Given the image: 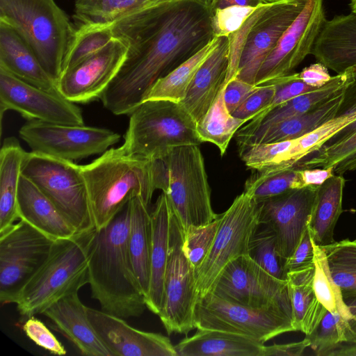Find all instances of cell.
Masks as SVG:
<instances>
[{
	"instance_id": "6da1fadb",
	"label": "cell",
	"mask_w": 356,
	"mask_h": 356,
	"mask_svg": "<svg viewBox=\"0 0 356 356\" xmlns=\"http://www.w3.org/2000/svg\"><path fill=\"white\" fill-rule=\"evenodd\" d=\"M111 24L128 48L120 70L100 97L116 115H130L159 79L214 38L209 10L192 0L141 7Z\"/></svg>"
},
{
	"instance_id": "7a4b0ae2",
	"label": "cell",
	"mask_w": 356,
	"mask_h": 356,
	"mask_svg": "<svg viewBox=\"0 0 356 356\" xmlns=\"http://www.w3.org/2000/svg\"><path fill=\"white\" fill-rule=\"evenodd\" d=\"M129 216L128 202L97 232L88 268L92 298L102 311L124 319L139 317L147 308L129 252Z\"/></svg>"
},
{
	"instance_id": "3957f363",
	"label": "cell",
	"mask_w": 356,
	"mask_h": 356,
	"mask_svg": "<svg viewBox=\"0 0 356 356\" xmlns=\"http://www.w3.org/2000/svg\"><path fill=\"white\" fill-rule=\"evenodd\" d=\"M81 168L97 231L106 227L134 197L149 205L156 190L150 160L130 154L123 145L107 149Z\"/></svg>"
},
{
	"instance_id": "277c9868",
	"label": "cell",
	"mask_w": 356,
	"mask_h": 356,
	"mask_svg": "<svg viewBox=\"0 0 356 356\" xmlns=\"http://www.w3.org/2000/svg\"><path fill=\"white\" fill-rule=\"evenodd\" d=\"M96 228L54 241L51 251L22 288L14 303L23 321L43 312L88 284V261Z\"/></svg>"
},
{
	"instance_id": "5b68a950",
	"label": "cell",
	"mask_w": 356,
	"mask_h": 356,
	"mask_svg": "<svg viewBox=\"0 0 356 356\" xmlns=\"http://www.w3.org/2000/svg\"><path fill=\"white\" fill-rule=\"evenodd\" d=\"M0 21L19 35L57 82L76 28L56 1L0 0Z\"/></svg>"
},
{
	"instance_id": "8992f818",
	"label": "cell",
	"mask_w": 356,
	"mask_h": 356,
	"mask_svg": "<svg viewBox=\"0 0 356 356\" xmlns=\"http://www.w3.org/2000/svg\"><path fill=\"white\" fill-rule=\"evenodd\" d=\"M201 143L196 122L180 103L154 99L131 113L122 145L131 155L153 160L173 147Z\"/></svg>"
},
{
	"instance_id": "52a82bcc",
	"label": "cell",
	"mask_w": 356,
	"mask_h": 356,
	"mask_svg": "<svg viewBox=\"0 0 356 356\" xmlns=\"http://www.w3.org/2000/svg\"><path fill=\"white\" fill-rule=\"evenodd\" d=\"M22 175L56 206L77 233L95 228L81 165L31 151L26 152Z\"/></svg>"
},
{
	"instance_id": "ba28073f",
	"label": "cell",
	"mask_w": 356,
	"mask_h": 356,
	"mask_svg": "<svg viewBox=\"0 0 356 356\" xmlns=\"http://www.w3.org/2000/svg\"><path fill=\"white\" fill-rule=\"evenodd\" d=\"M164 161L167 187L164 193L184 230L214 220L211 189L204 160L198 145L173 147Z\"/></svg>"
},
{
	"instance_id": "9c48e42d",
	"label": "cell",
	"mask_w": 356,
	"mask_h": 356,
	"mask_svg": "<svg viewBox=\"0 0 356 356\" xmlns=\"http://www.w3.org/2000/svg\"><path fill=\"white\" fill-rule=\"evenodd\" d=\"M195 328L225 331L264 343L296 331L292 314L280 307L254 308L222 299L213 293L199 297L194 312Z\"/></svg>"
},
{
	"instance_id": "30bf717a",
	"label": "cell",
	"mask_w": 356,
	"mask_h": 356,
	"mask_svg": "<svg viewBox=\"0 0 356 356\" xmlns=\"http://www.w3.org/2000/svg\"><path fill=\"white\" fill-rule=\"evenodd\" d=\"M163 301L158 314L168 334H188L195 328L198 294L195 268L184 250L185 230L172 207Z\"/></svg>"
},
{
	"instance_id": "8fae6325",
	"label": "cell",
	"mask_w": 356,
	"mask_h": 356,
	"mask_svg": "<svg viewBox=\"0 0 356 356\" xmlns=\"http://www.w3.org/2000/svg\"><path fill=\"white\" fill-rule=\"evenodd\" d=\"M259 225L257 203L243 191L220 214L213 245L195 270L198 298L212 291L222 271L230 261L248 254L250 239Z\"/></svg>"
},
{
	"instance_id": "7c38bea8",
	"label": "cell",
	"mask_w": 356,
	"mask_h": 356,
	"mask_svg": "<svg viewBox=\"0 0 356 356\" xmlns=\"http://www.w3.org/2000/svg\"><path fill=\"white\" fill-rule=\"evenodd\" d=\"M56 240L22 219L0 234V302L14 303L48 257Z\"/></svg>"
},
{
	"instance_id": "4fadbf2b",
	"label": "cell",
	"mask_w": 356,
	"mask_h": 356,
	"mask_svg": "<svg viewBox=\"0 0 356 356\" xmlns=\"http://www.w3.org/2000/svg\"><path fill=\"white\" fill-rule=\"evenodd\" d=\"M19 136L32 151L71 161L104 153L120 138L107 129L39 120L25 123Z\"/></svg>"
},
{
	"instance_id": "5bb4252c",
	"label": "cell",
	"mask_w": 356,
	"mask_h": 356,
	"mask_svg": "<svg viewBox=\"0 0 356 356\" xmlns=\"http://www.w3.org/2000/svg\"><path fill=\"white\" fill-rule=\"evenodd\" d=\"M211 293L245 306L280 307L292 314L287 280L273 277L248 254L234 259L225 266Z\"/></svg>"
},
{
	"instance_id": "9a60e30c",
	"label": "cell",
	"mask_w": 356,
	"mask_h": 356,
	"mask_svg": "<svg viewBox=\"0 0 356 356\" xmlns=\"http://www.w3.org/2000/svg\"><path fill=\"white\" fill-rule=\"evenodd\" d=\"M308 0L261 4L255 10L242 46L236 77L254 84L257 72Z\"/></svg>"
},
{
	"instance_id": "2e32d148",
	"label": "cell",
	"mask_w": 356,
	"mask_h": 356,
	"mask_svg": "<svg viewBox=\"0 0 356 356\" xmlns=\"http://www.w3.org/2000/svg\"><path fill=\"white\" fill-rule=\"evenodd\" d=\"M323 0H308L261 65L254 85L262 86L286 76L311 54L325 21Z\"/></svg>"
},
{
	"instance_id": "e0dca14e",
	"label": "cell",
	"mask_w": 356,
	"mask_h": 356,
	"mask_svg": "<svg viewBox=\"0 0 356 356\" xmlns=\"http://www.w3.org/2000/svg\"><path fill=\"white\" fill-rule=\"evenodd\" d=\"M1 115L15 111L29 120L84 124L77 105L60 94L53 93L29 84L0 67Z\"/></svg>"
},
{
	"instance_id": "ac0fdd59",
	"label": "cell",
	"mask_w": 356,
	"mask_h": 356,
	"mask_svg": "<svg viewBox=\"0 0 356 356\" xmlns=\"http://www.w3.org/2000/svg\"><path fill=\"white\" fill-rule=\"evenodd\" d=\"M318 188H293L257 202L259 223L275 233L279 253L285 260L307 227Z\"/></svg>"
},
{
	"instance_id": "d6986e66",
	"label": "cell",
	"mask_w": 356,
	"mask_h": 356,
	"mask_svg": "<svg viewBox=\"0 0 356 356\" xmlns=\"http://www.w3.org/2000/svg\"><path fill=\"white\" fill-rule=\"evenodd\" d=\"M128 48L115 38L103 49L63 72L57 81L58 92L75 104L100 99L124 62Z\"/></svg>"
},
{
	"instance_id": "ffe728a7",
	"label": "cell",
	"mask_w": 356,
	"mask_h": 356,
	"mask_svg": "<svg viewBox=\"0 0 356 356\" xmlns=\"http://www.w3.org/2000/svg\"><path fill=\"white\" fill-rule=\"evenodd\" d=\"M88 316L113 356H177L170 339L160 333L143 331L124 318L88 308Z\"/></svg>"
},
{
	"instance_id": "44dd1931",
	"label": "cell",
	"mask_w": 356,
	"mask_h": 356,
	"mask_svg": "<svg viewBox=\"0 0 356 356\" xmlns=\"http://www.w3.org/2000/svg\"><path fill=\"white\" fill-rule=\"evenodd\" d=\"M79 291L70 293L48 307L42 314L54 327L86 356H113L90 321L88 307L81 301Z\"/></svg>"
},
{
	"instance_id": "7402d4cb",
	"label": "cell",
	"mask_w": 356,
	"mask_h": 356,
	"mask_svg": "<svg viewBox=\"0 0 356 356\" xmlns=\"http://www.w3.org/2000/svg\"><path fill=\"white\" fill-rule=\"evenodd\" d=\"M229 56L228 38L219 37L216 47L196 72L184 98L179 102L196 124L206 115L227 83Z\"/></svg>"
},
{
	"instance_id": "603a6c76",
	"label": "cell",
	"mask_w": 356,
	"mask_h": 356,
	"mask_svg": "<svg viewBox=\"0 0 356 356\" xmlns=\"http://www.w3.org/2000/svg\"><path fill=\"white\" fill-rule=\"evenodd\" d=\"M311 54L337 74L356 68V13L325 19Z\"/></svg>"
},
{
	"instance_id": "cb8c5ba5",
	"label": "cell",
	"mask_w": 356,
	"mask_h": 356,
	"mask_svg": "<svg viewBox=\"0 0 356 356\" xmlns=\"http://www.w3.org/2000/svg\"><path fill=\"white\" fill-rule=\"evenodd\" d=\"M0 67L29 84L60 94L57 82L47 72L32 49L11 26L1 21Z\"/></svg>"
},
{
	"instance_id": "d4e9b609",
	"label": "cell",
	"mask_w": 356,
	"mask_h": 356,
	"mask_svg": "<svg viewBox=\"0 0 356 356\" xmlns=\"http://www.w3.org/2000/svg\"><path fill=\"white\" fill-rule=\"evenodd\" d=\"M356 68L351 67L332 76L323 86L298 95L269 111L254 116L243 126L247 136L261 133L270 126L305 113L346 90L354 81Z\"/></svg>"
},
{
	"instance_id": "484cf974",
	"label": "cell",
	"mask_w": 356,
	"mask_h": 356,
	"mask_svg": "<svg viewBox=\"0 0 356 356\" xmlns=\"http://www.w3.org/2000/svg\"><path fill=\"white\" fill-rule=\"evenodd\" d=\"M17 211L19 219L54 240L78 234L56 206L22 175L19 183Z\"/></svg>"
},
{
	"instance_id": "4316f807",
	"label": "cell",
	"mask_w": 356,
	"mask_h": 356,
	"mask_svg": "<svg viewBox=\"0 0 356 356\" xmlns=\"http://www.w3.org/2000/svg\"><path fill=\"white\" fill-rule=\"evenodd\" d=\"M171 204L162 193L158 197L151 217L150 282L145 302L155 314L161 312L164 277L168 259Z\"/></svg>"
},
{
	"instance_id": "83f0119b",
	"label": "cell",
	"mask_w": 356,
	"mask_h": 356,
	"mask_svg": "<svg viewBox=\"0 0 356 356\" xmlns=\"http://www.w3.org/2000/svg\"><path fill=\"white\" fill-rule=\"evenodd\" d=\"M264 343L237 334L197 329L175 349L177 356H263Z\"/></svg>"
},
{
	"instance_id": "f1b7e54d",
	"label": "cell",
	"mask_w": 356,
	"mask_h": 356,
	"mask_svg": "<svg viewBox=\"0 0 356 356\" xmlns=\"http://www.w3.org/2000/svg\"><path fill=\"white\" fill-rule=\"evenodd\" d=\"M346 90L305 113L280 121L261 133L237 141L238 146L279 143L296 139L305 135L338 115L343 102Z\"/></svg>"
},
{
	"instance_id": "f546056e",
	"label": "cell",
	"mask_w": 356,
	"mask_h": 356,
	"mask_svg": "<svg viewBox=\"0 0 356 356\" xmlns=\"http://www.w3.org/2000/svg\"><path fill=\"white\" fill-rule=\"evenodd\" d=\"M346 180L334 175L318 186L307 227L315 244L323 247L334 243V230L343 212Z\"/></svg>"
},
{
	"instance_id": "4dcf8cb0",
	"label": "cell",
	"mask_w": 356,
	"mask_h": 356,
	"mask_svg": "<svg viewBox=\"0 0 356 356\" xmlns=\"http://www.w3.org/2000/svg\"><path fill=\"white\" fill-rule=\"evenodd\" d=\"M15 137L4 139L0 150V234L19 219L17 194L26 154Z\"/></svg>"
},
{
	"instance_id": "1f68e13d",
	"label": "cell",
	"mask_w": 356,
	"mask_h": 356,
	"mask_svg": "<svg viewBox=\"0 0 356 356\" xmlns=\"http://www.w3.org/2000/svg\"><path fill=\"white\" fill-rule=\"evenodd\" d=\"M314 264L286 274L293 325L305 335L316 328L327 312L314 292Z\"/></svg>"
},
{
	"instance_id": "d6a6232c",
	"label": "cell",
	"mask_w": 356,
	"mask_h": 356,
	"mask_svg": "<svg viewBox=\"0 0 356 356\" xmlns=\"http://www.w3.org/2000/svg\"><path fill=\"white\" fill-rule=\"evenodd\" d=\"M129 204V252L134 270L146 300L150 282V212L149 205L139 197L131 199Z\"/></svg>"
},
{
	"instance_id": "836d02e7",
	"label": "cell",
	"mask_w": 356,
	"mask_h": 356,
	"mask_svg": "<svg viewBox=\"0 0 356 356\" xmlns=\"http://www.w3.org/2000/svg\"><path fill=\"white\" fill-rule=\"evenodd\" d=\"M218 42V38L214 37L195 55L159 79L149 90L143 102L162 99L181 102L196 72L215 49Z\"/></svg>"
},
{
	"instance_id": "e575fe53",
	"label": "cell",
	"mask_w": 356,
	"mask_h": 356,
	"mask_svg": "<svg viewBox=\"0 0 356 356\" xmlns=\"http://www.w3.org/2000/svg\"><path fill=\"white\" fill-rule=\"evenodd\" d=\"M226 84L218 93L206 115L197 123V131L202 142L215 145L221 155L237 131L247 122L234 117L227 110L224 100Z\"/></svg>"
},
{
	"instance_id": "d590c367",
	"label": "cell",
	"mask_w": 356,
	"mask_h": 356,
	"mask_svg": "<svg viewBox=\"0 0 356 356\" xmlns=\"http://www.w3.org/2000/svg\"><path fill=\"white\" fill-rule=\"evenodd\" d=\"M344 302L356 299V242L343 239L322 247Z\"/></svg>"
},
{
	"instance_id": "8d00e7d4",
	"label": "cell",
	"mask_w": 356,
	"mask_h": 356,
	"mask_svg": "<svg viewBox=\"0 0 356 356\" xmlns=\"http://www.w3.org/2000/svg\"><path fill=\"white\" fill-rule=\"evenodd\" d=\"M74 25L75 33L64 59L63 72L99 52L115 38L111 24Z\"/></svg>"
},
{
	"instance_id": "74e56055",
	"label": "cell",
	"mask_w": 356,
	"mask_h": 356,
	"mask_svg": "<svg viewBox=\"0 0 356 356\" xmlns=\"http://www.w3.org/2000/svg\"><path fill=\"white\" fill-rule=\"evenodd\" d=\"M332 167L335 175L356 170V132L339 142L324 145L295 168L299 169Z\"/></svg>"
},
{
	"instance_id": "f35d334b",
	"label": "cell",
	"mask_w": 356,
	"mask_h": 356,
	"mask_svg": "<svg viewBox=\"0 0 356 356\" xmlns=\"http://www.w3.org/2000/svg\"><path fill=\"white\" fill-rule=\"evenodd\" d=\"M302 187L303 185L298 168L254 170L245 182L244 192L258 202L289 190Z\"/></svg>"
},
{
	"instance_id": "ab89813d",
	"label": "cell",
	"mask_w": 356,
	"mask_h": 356,
	"mask_svg": "<svg viewBox=\"0 0 356 356\" xmlns=\"http://www.w3.org/2000/svg\"><path fill=\"white\" fill-rule=\"evenodd\" d=\"M312 243L314 250L313 286L315 294L327 311L349 319L351 313L343 300L339 287L332 277L325 253L322 247L315 244L313 240Z\"/></svg>"
},
{
	"instance_id": "60d3db41",
	"label": "cell",
	"mask_w": 356,
	"mask_h": 356,
	"mask_svg": "<svg viewBox=\"0 0 356 356\" xmlns=\"http://www.w3.org/2000/svg\"><path fill=\"white\" fill-rule=\"evenodd\" d=\"M293 140L274 143H257L238 147V152L245 165L254 170H278L293 168L290 151Z\"/></svg>"
},
{
	"instance_id": "b9f144b4",
	"label": "cell",
	"mask_w": 356,
	"mask_h": 356,
	"mask_svg": "<svg viewBox=\"0 0 356 356\" xmlns=\"http://www.w3.org/2000/svg\"><path fill=\"white\" fill-rule=\"evenodd\" d=\"M145 0H74V24H111L141 8Z\"/></svg>"
},
{
	"instance_id": "7bdbcfd3",
	"label": "cell",
	"mask_w": 356,
	"mask_h": 356,
	"mask_svg": "<svg viewBox=\"0 0 356 356\" xmlns=\"http://www.w3.org/2000/svg\"><path fill=\"white\" fill-rule=\"evenodd\" d=\"M355 120L356 112L338 115L313 131L294 139L290 151L292 167L295 168L304 158L318 150L338 132Z\"/></svg>"
},
{
	"instance_id": "ee69618b",
	"label": "cell",
	"mask_w": 356,
	"mask_h": 356,
	"mask_svg": "<svg viewBox=\"0 0 356 356\" xmlns=\"http://www.w3.org/2000/svg\"><path fill=\"white\" fill-rule=\"evenodd\" d=\"M262 226L260 229L259 225L251 236L248 255L273 277L287 280L286 260L279 253L275 233L270 227Z\"/></svg>"
},
{
	"instance_id": "f6af8a7d",
	"label": "cell",
	"mask_w": 356,
	"mask_h": 356,
	"mask_svg": "<svg viewBox=\"0 0 356 356\" xmlns=\"http://www.w3.org/2000/svg\"><path fill=\"white\" fill-rule=\"evenodd\" d=\"M343 319L338 314L327 311L316 328L305 337L317 356H330L344 343Z\"/></svg>"
},
{
	"instance_id": "bcb514c9",
	"label": "cell",
	"mask_w": 356,
	"mask_h": 356,
	"mask_svg": "<svg viewBox=\"0 0 356 356\" xmlns=\"http://www.w3.org/2000/svg\"><path fill=\"white\" fill-rule=\"evenodd\" d=\"M220 222V214L212 222L202 226H191L185 230L184 250L195 269L209 253Z\"/></svg>"
},
{
	"instance_id": "7dc6e473",
	"label": "cell",
	"mask_w": 356,
	"mask_h": 356,
	"mask_svg": "<svg viewBox=\"0 0 356 356\" xmlns=\"http://www.w3.org/2000/svg\"><path fill=\"white\" fill-rule=\"evenodd\" d=\"M258 7L232 6L210 13L213 37H228L238 31Z\"/></svg>"
},
{
	"instance_id": "c3c4849f",
	"label": "cell",
	"mask_w": 356,
	"mask_h": 356,
	"mask_svg": "<svg viewBox=\"0 0 356 356\" xmlns=\"http://www.w3.org/2000/svg\"><path fill=\"white\" fill-rule=\"evenodd\" d=\"M275 92L276 88L273 83L259 86L232 115L248 122L270 104Z\"/></svg>"
},
{
	"instance_id": "681fc988",
	"label": "cell",
	"mask_w": 356,
	"mask_h": 356,
	"mask_svg": "<svg viewBox=\"0 0 356 356\" xmlns=\"http://www.w3.org/2000/svg\"><path fill=\"white\" fill-rule=\"evenodd\" d=\"M26 335L36 345L56 355H64L67 351L49 328L34 316L26 318L22 326Z\"/></svg>"
},
{
	"instance_id": "f907efd6",
	"label": "cell",
	"mask_w": 356,
	"mask_h": 356,
	"mask_svg": "<svg viewBox=\"0 0 356 356\" xmlns=\"http://www.w3.org/2000/svg\"><path fill=\"white\" fill-rule=\"evenodd\" d=\"M314 264V250L312 237L308 227L304 231L297 246L284 264L286 274Z\"/></svg>"
},
{
	"instance_id": "816d5d0a",
	"label": "cell",
	"mask_w": 356,
	"mask_h": 356,
	"mask_svg": "<svg viewBox=\"0 0 356 356\" xmlns=\"http://www.w3.org/2000/svg\"><path fill=\"white\" fill-rule=\"evenodd\" d=\"M258 86L237 77L230 79L224 90V100L228 111L232 114Z\"/></svg>"
},
{
	"instance_id": "f5cc1de1",
	"label": "cell",
	"mask_w": 356,
	"mask_h": 356,
	"mask_svg": "<svg viewBox=\"0 0 356 356\" xmlns=\"http://www.w3.org/2000/svg\"><path fill=\"white\" fill-rule=\"evenodd\" d=\"M356 112V72L353 82L345 91L343 104L338 115ZM356 132V120L338 132L331 139L332 143H337L344 140Z\"/></svg>"
},
{
	"instance_id": "db71d44e",
	"label": "cell",
	"mask_w": 356,
	"mask_h": 356,
	"mask_svg": "<svg viewBox=\"0 0 356 356\" xmlns=\"http://www.w3.org/2000/svg\"><path fill=\"white\" fill-rule=\"evenodd\" d=\"M298 77L306 84L320 88L332 78L328 68L320 62L310 65L298 72Z\"/></svg>"
},
{
	"instance_id": "11a10c76",
	"label": "cell",
	"mask_w": 356,
	"mask_h": 356,
	"mask_svg": "<svg viewBox=\"0 0 356 356\" xmlns=\"http://www.w3.org/2000/svg\"><path fill=\"white\" fill-rule=\"evenodd\" d=\"M309 346L310 341L307 337L297 342L264 346L263 356H300Z\"/></svg>"
},
{
	"instance_id": "9f6ffc18",
	"label": "cell",
	"mask_w": 356,
	"mask_h": 356,
	"mask_svg": "<svg viewBox=\"0 0 356 356\" xmlns=\"http://www.w3.org/2000/svg\"><path fill=\"white\" fill-rule=\"evenodd\" d=\"M300 172L303 187L319 186L335 175L332 167L303 168Z\"/></svg>"
},
{
	"instance_id": "6f0895ef",
	"label": "cell",
	"mask_w": 356,
	"mask_h": 356,
	"mask_svg": "<svg viewBox=\"0 0 356 356\" xmlns=\"http://www.w3.org/2000/svg\"><path fill=\"white\" fill-rule=\"evenodd\" d=\"M351 317L343 321L344 343H356V299L346 302Z\"/></svg>"
},
{
	"instance_id": "680465c9",
	"label": "cell",
	"mask_w": 356,
	"mask_h": 356,
	"mask_svg": "<svg viewBox=\"0 0 356 356\" xmlns=\"http://www.w3.org/2000/svg\"><path fill=\"white\" fill-rule=\"evenodd\" d=\"M261 5L259 0H213L209 8V14L216 10L232 6L258 7Z\"/></svg>"
},
{
	"instance_id": "91938a15",
	"label": "cell",
	"mask_w": 356,
	"mask_h": 356,
	"mask_svg": "<svg viewBox=\"0 0 356 356\" xmlns=\"http://www.w3.org/2000/svg\"><path fill=\"white\" fill-rule=\"evenodd\" d=\"M330 356H356V343L342 345L332 353Z\"/></svg>"
},
{
	"instance_id": "94428289",
	"label": "cell",
	"mask_w": 356,
	"mask_h": 356,
	"mask_svg": "<svg viewBox=\"0 0 356 356\" xmlns=\"http://www.w3.org/2000/svg\"><path fill=\"white\" fill-rule=\"evenodd\" d=\"M174 0H145L143 7L155 6L158 5L164 4Z\"/></svg>"
},
{
	"instance_id": "6125c7cd",
	"label": "cell",
	"mask_w": 356,
	"mask_h": 356,
	"mask_svg": "<svg viewBox=\"0 0 356 356\" xmlns=\"http://www.w3.org/2000/svg\"><path fill=\"white\" fill-rule=\"evenodd\" d=\"M203 6L207 8L208 10L213 0H192Z\"/></svg>"
},
{
	"instance_id": "be15d7a7",
	"label": "cell",
	"mask_w": 356,
	"mask_h": 356,
	"mask_svg": "<svg viewBox=\"0 0 356 356\" xmlns=\"http://www.w3.org/2000/svg\"><path fill=\"white\" fill-rule=\"evenodd\" d=\"M259 1L261 4L268 5V4L280 3V2L284 1L286 0H259Z\"/></svg>"
},
{
	"instance_id": "e7e4bbea",
	"label": "cell",
	"mask_w": 356,
	"mask_h": 356,
	"mask_svg": "<svg viewBox=\"0 0 356 356\" xmlns=\"http://www.w3.org/2000/svg\"><path fill=\"white\" fill-rule=\"evenodd\" d=\"M350 6L352 12L356 13V0H351Z\"/></svg>"
},
{
	"instance_id": "03108f58",
	"label": "cell",
	"mask_w": 356,
	"mask_h": 356,
	"mask_svg": "<svg viewBox=\"0 0 356 356\" xmlns=\"http://www.w3.org/2000/svg\"><path fill=\"white\" fill-rule=\"evenodd\" d=\"M354 241L356 242V238Z\"/></svg>"
}]
</instances>
